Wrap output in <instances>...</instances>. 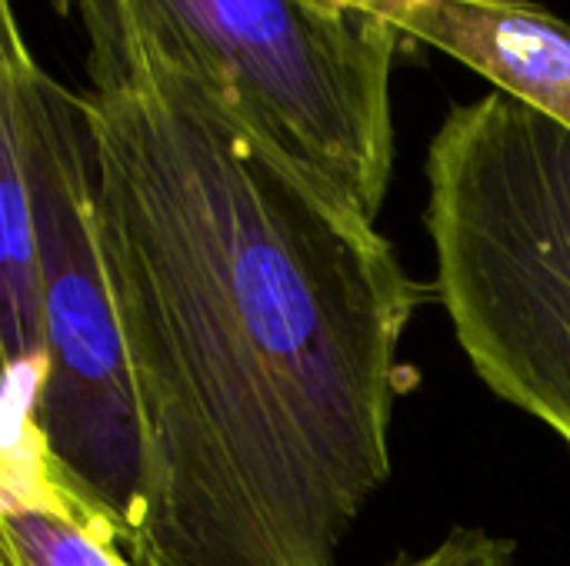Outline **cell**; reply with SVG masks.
<instances>
[{"label":"cell","mask_w":570,"mask_h":566,"mask_svg":"<svg viewBox=\"0 0 570 566\" xmlns=\"http://www.w3.org/2000/svg\"><path fill=\"white\" fill-rule=\"evenodd\" d=\"M87 33L97 230L140 427L134 566H337L391 480L428 290L344 197L261 143L114 0Z\"/></svg>","instance_id":"6da1fadb"},{"label":"cell","mask_w":570,"mask_h":566,"mask_svg":"<svg viewBox=\"0 0 570 566\" xmlns=\"http://www.w3.org/2000/svg\"><path fill=\"white\" fill-rule=\"evenodd\" d=\"M0 17V157L23 173L40 257L43 360L27 414L53 494L124 550L140 427L97 230L90 117L83 93L40 67L10 0Z\"/></svg>","instance_id":"7a4b0ae2"},{"label":"cell","mask_w":570,"mask_h":566,"mask_svg":"<svg viewBox=\"0 0 570 566\" xmlns=\"http://www.w3.org/2000/svg\"><path fill=\"white\" fill-rule=\"evenodd\" d=\"M434 294L474 374L570 447V130L491 90L428 147Z\"/></svg>","instance_id":"3957f363"},{"label":"cell","mask_w":570,"mask_h":566,"mask_svg":"<svg viewBox=\"0 0 570 566\" xmlns=\"http://www.w3.org/2000/svg\"><path fill=\"white\" fill-rule=\"evenodd\" d=\"M160 30L244 127L377 224L394 173L404 33L311 0H114Z\"/></svg>","instance_id":"277c9868"},{"label":"cell","mask_w":570,"mask_h":566,"mask_svg":"<svg viewBox=\"0 0 570 566\" xmlns=\"http://www.w3.org/2000/svg\"><path fill=\"white\" fill-rule=\"evenodd\" d=\"M387 20L570 130V23L534 0H401Z\"/></svg>","instance_id":"5b68a950"},{"label":"cell","mask_w":570,"mask_h":566,"mask_svg":"<svg viewBox=\"0 0 570 566\" xmlns=\"http://www.w3.org/2000/svg\"><path fill=\"white\" fill-rule=\"evenodd\" d=\"M391 566H518V547L478 527L451 530L438 547L417 557H401Z\"/></svg>","instance_id":"8992f818"},{"label":"cell","mask_w":570,"mask_h":566,"mask_svg":"<svg viewBox=\"0 0 570 566\" xmlns=\"http://www.w3.org/2000/svg\"><path fill=\"white\" fill-rule=\"evenodd\" d=\"M317 7L337 10V13H354V17H377L387 20V13L401 3V0H311Z\"/></svg>","instance_id":"52a82bcc"},{"label":"cell","mask_w":570,"mask_h":566,"mask_svg":"<svg viewBox=\"0 0 570 566\" xmlns=\"http://www.w3.org/2000/svg\"><path fill=\"white\" fill-rule=\"evenodd\" d=\"M0 566H20L13 560V554H7V550H0Z\"/></svg>","instance_id":"ba28073f"}]
</instances>
